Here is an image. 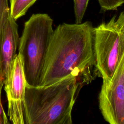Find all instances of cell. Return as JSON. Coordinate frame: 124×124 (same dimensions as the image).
I'll return each mask as SVG.
<instances>
[{
	"instance_id": "3957f363",
	"label": "cell",
	"mask_w": 124,
	"mask_h": 124,
	"mask_svg": "<svg viewBox=\"0 0 124 124\" xmlns=\"http://www.w3.org/2000/svg\"><path fill=\"white\" fill-rule=\"evenodd\" d=\"M53 19L46 14H34L24 23L19 38L18 53L21 56L27 85L37 86L53 32Z\"/></svg>"
},
{
	"instance_id": "277c9868",
	"label": "cell",
	"mask_w": 124,
	"mask_h": 124,
	"mask_svg": "<svg viewBox=\"0 0 124 124\" xmlns=\"http://www.w3.org/2000/svg\"><path fill=\"white\" fill-rule=\"evenodd\" d=\"M93 51L97 75L110 80L124 55V34L116 16L93 29Z\"/></svg>"
},
{
	"instance_id": "ba28073f",
	"label": "cell",
	"mask_w": 124,
	"mask_h": 124,
	"mask_svg": "<svg viewBox=\"0 0 124 124\" xmlns=\"http://www.w3.org/2000/svg\"><path fill=\"white\" fill-rule=\"evenodd\" d=\"M37 0H10V15L15 20L24 16Z\"/></svg>"
},
{
	"instance_id": "7c38bea8",
	"label": "cell",
	"mask_w": 124,
	"mask_h": 124,
	"mask_svg": "<svg viewBox=\"0 0 124 124\" xmlns=\"http://www.w3.org/2000/svg\"><path fill=\"white\" fill-rule=\"evenodd\" d=\"M4 86L3 81L0 78V124H8L10 123L9 122L7 115H6L3 107L2 106L1 99V93L2 87Z\"/></svg>"
},
{
	"instance_id": "6da1fadb",
	"label": "cell",
	"mask_w": 124,
	"mask_h": 124,
	"mask_svg": "<svg viewBox=\"0 0 124 124\" xmlns=\"http://www.w3.org/2000/svg\"><path fill=\"white\" fill-rule=\"evenodd\" d=\"M93 29L92 23L86 21L63 23L53 30L38 86L50 85L70 76L82 86L92 82L96 71Z\"/></svg>"
},
{
	"instance_id": "5b68a950",
	"label": "cell",
	"mask_w": 124,
	"mask_h": 124,
	"mask_svg": "<svg viewBox=\"0 0 124 124\" xmlns=\"http://www.w3.org/2000/svg\"><path fill=\"white\" fill-rule=\"evenodd\" d=\"M99 106L106 122L124 124V55L112 78L103 81Z\"/></svg>"
},
{
	"instance_id": "9c48e42d",
	"label": "cell",
	"mask_w": 124,
	"mask_h": 124,
	"mask_svg": "<svg viewBox=\"0 0 124 124\" xmlns=\"http://www.w3.org/2000/svg\"><path fill=\"white\" fill-rule=\"evenodd\" d=\"M89 0H74V13L76 24L82 23Z\"/></svg>"
},
{
	"instance_id": "7a4b0ae2",
	"label": "cell",
	"mask_w": 124,
	"mask_h": 124,
	"mask_svg": "<svg viewBox=\"0 0 124 124\" xmlns=\"http://www.w3.org/2000/svg\"><path fill=\"white\" fill-rule=\"evenodd\" d=\"M80 86L73 76L48 85H27V124H72V111Z\"/></svg>"
},
{
	"instance_id": "8fae6325",
	"label": "cell",
	"mask_w": 124,
	"mask_h": 124,
	"mask_svg": "<svg viewBox=\"0 0 124 124\" xmlns=\"http://www.w3.org/2000/svg\"><path fill=\"white\" fill-rule=\"evenodd\" d=\"M9 15L10 8L8 0H0V38L3 27Z\"/></svg>"
},
{
	"instance_id": "8992f818",
	"label": "cell",
	"mask_w": 124,
	"mask_h": 124,
	"mask_svg": "<svg viewBox=\"0 0 124 124\" xmlns=\"http://www.w3.org/2000/svg\"><path fill=\"white\" fill-rule=\"evenodd\" d=\"M27 85L21 56L18 53L4 81L8 102L7 116L13 124H27L25 106Z\"/></svg>"
},
{
	"instance_id": "52a82bcc",
	"label": "cell",
	"mask_w": 124,
	"mask_h": 124,
	"mask_svg": "<svg viewBox=\"0 0 124 124\" xmlns=\"http://www.w3.org/2000/svg\"><path fill=\"white\" fill-rule=\"evenodd\" d=\"M19 36L18 25L10 15L3 27L0 38V78L3 83L17 54Z\"/></svg>"
},
{
	"instance_id": "4fadbf2b",
	"label": "cell",
	"mask_w": 124,
	"mask_h": 124,
	"mask_svg": "<svg viewBox=\"0 0 124 124\" xmlns=\"http://www.w3.org/2000/svg\"><path fill=\"white\" fill-rule=\"evenodd\" d=\"M116 23L124 34V12L120 13L117 19H116Z\"/></svg>"
},
{
	"instance_id": "30bf717a",
	"label": "cell",
	"mask_w": 124,
	"mask_h": 124,
	"mask_svg": "<svg viewBox=\"0 0 124 124\" xmlns=\"http://www.w3.org/2000/svg\"><path fill=\"white\" fill-rule=\"evenodd\" d=\"M103 11L117 10L124 3V0H98Z\"/></svg>"
}]
</instances>
